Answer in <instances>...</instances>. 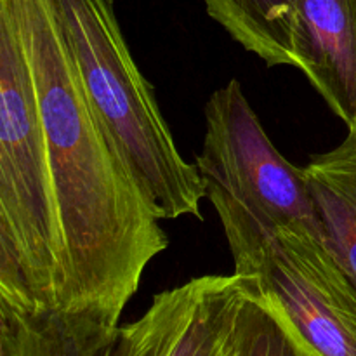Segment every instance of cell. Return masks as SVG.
Segmentation results:
<instances>
[{
	"mask_svg": "<svg viewBox=\"0 0 356 356\" xmlns=\"http://www.w3.org/2000/svg\"><path fill=\"white\" fill-rule=\"evenodd\" d=\"M23 40L63 240L59 308L118 325L148 264L169 247L159 207L89 101L51 0H0Z\"/></svg>",
	"mask_w": 356,
	"mask_h": 356,
	"instance_id": "6da1fadb",
	"label": "cell"
},
{
	"mask_svg": "<svg viewBox=\"0 0 356 356\" xmlns=\"http://www.w3.org/2000/svg\"><path fill=\"white\" fill-rule=\"evenodd\" d=\"M65 259L33 76L0 7V301L59 308Z\"/></svg>",
	"mask_w": 356,
	"mask_h": 356,
	"instance_id": "7a4b0ae2",
	"label": "cell"
},
{
	"mask_svg": "<svg viewBox=\"0 0 356 356\" xmlns=\"http://www.w3.org/2000/svg\"><path fill=\"white\" fill-rule=\"evenodd\" d=\"M51 6L97 117L162 218L202 219L204 179L177 149L152 83L132 59L113 0H51Z\"/></svg>",
	"mask_w": 356,
	"mask_h": 356,
	"instance_id": "3957f363",
	"label": "cell"
},
{
	"mask_svg": "<svg viewBox=\"0 0 356 356\" xmlns=\"http://www.w3.org/2000/svg\"><path fill=\"white\" fill-rule=\"evenodd\" d=\"M195 165L233 263L254 256L285 225H305L322 238L305 170L271 143L238 80L209 97L204 145Z\"/></svg>",
	"mask_w": 356,
	"mask_h": 356,
	"instance_id": "277c9868",
	"label": "cell"
},
{
	"mask_svg": "<svg viewBox=\"0 0 356 356\" xmlns=\"http://www.w3.org/2000/svg\"><path fill=\"white\" fill-rule=\"evenodd\" d=\"M273 296L322 356H356V285L305 225H285L254 256L233 263Z\"/></svg>",
	"mask_w": 356,
	"mask_h": 356,
	"instance_id": "5b68a950",
	"label": "cell"
},
{
	"mask_svg": "<svg viewBox=\"0 0 356 356\" xmlns=\"http://www.w3.org/2000/svg\"><path fill=\"white\" fill-rule=\"evenodd\" d=\"M242 275H204L153 298L145 315L118 330L115 356H216L247 294Z\"/></svg>",
	"mask_w": 356,
	"mask_h": 356,
	"instance_id": "8992f818",
	"label": "cell"
},
{
	"mask_svg": "<svg viewBox=\"0 0 356 356\" xmlns=\"http://www.w3.org/2000/svg\"><path fill=\"white\" fill-rule=\"evenodd\" d=\"M292 44L296 68L356 131V0H298Z\"/></svg>",
	"mask_w": 356,
	"mask_h": 356,
	"instance_id": "52a82bcc",
	"label": "cell"
},
{
	"mask_svg": "<svg viewBox=\"0 0 356 356\" xmlns=\"http://www.w3.org/2000/svg\"><path fill=\"white\" fill-rule=\"evenodd\" d=\"M118 330L86 313L0 301V356H115Z\"/></svg>",
	"mask_w": 356,
	"mask_h": 356,
	"instance_id": "ba28073f",
	"label": "cell"
},
{
	"mask_svg": "<svg viewBox=\"0 0 356 356\" xmlns=\"http://www.w3.org/2000/svg\"><path fill=\"white\" fill-rule=\"evenodd\" d=\"M322 240L356 285V131L302 167Z\"/></svg>",
	"mask_w": 356,
	"mask_h": 356,
	"instance_id": "9c48e42d",
	"label": "cell"
},
{
	"mask_svg": "<svg viewBox=\"0 0 356 356\" xmlns=\"http://www.w3.org/2000/svg\"><path fill=\"white\" fill-rule=\"evenodd\" d=\"M218 21L245 51L268 66H294V16L298 0H204Z\"/></svg>",
	"mask_w": 356,
	"mask_h": 356,
	"instance_id": "30bf717a",
	"label": "cell"
},
{
	"mask_svg": "<svg viewBox=\"0 0 356 356\" xmlns=\"http://www.w3.org/2000/svg\"><path fill=\"white\" fill-rule=\"evenodd\" d=\"M245 278L249 289L236 322L216 356H322L296 329L280 302L256 278Z\"/></svg>",
	"mask_w": 356,
	"mask_h": 356,
	"instance_id": "8fae6325",
	"label": "cell"
}]
</instances>
